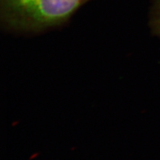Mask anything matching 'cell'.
<instances>
[{
  "instance_id": "1",
  "label": "cell",
  "mask_w": 160,
  "mask_h": 160,
  "mask_svg": "<svg viewBox=\"0 0 160 160\" xmlns=\"http://www.w3.org/2000/svg\"><path fill=\"white\" fill-rule=\"evenodd\" d=\"M2 17L11 29L38 32L68 22L89 0H1Z\"/></svg>"
}]
</instances>
